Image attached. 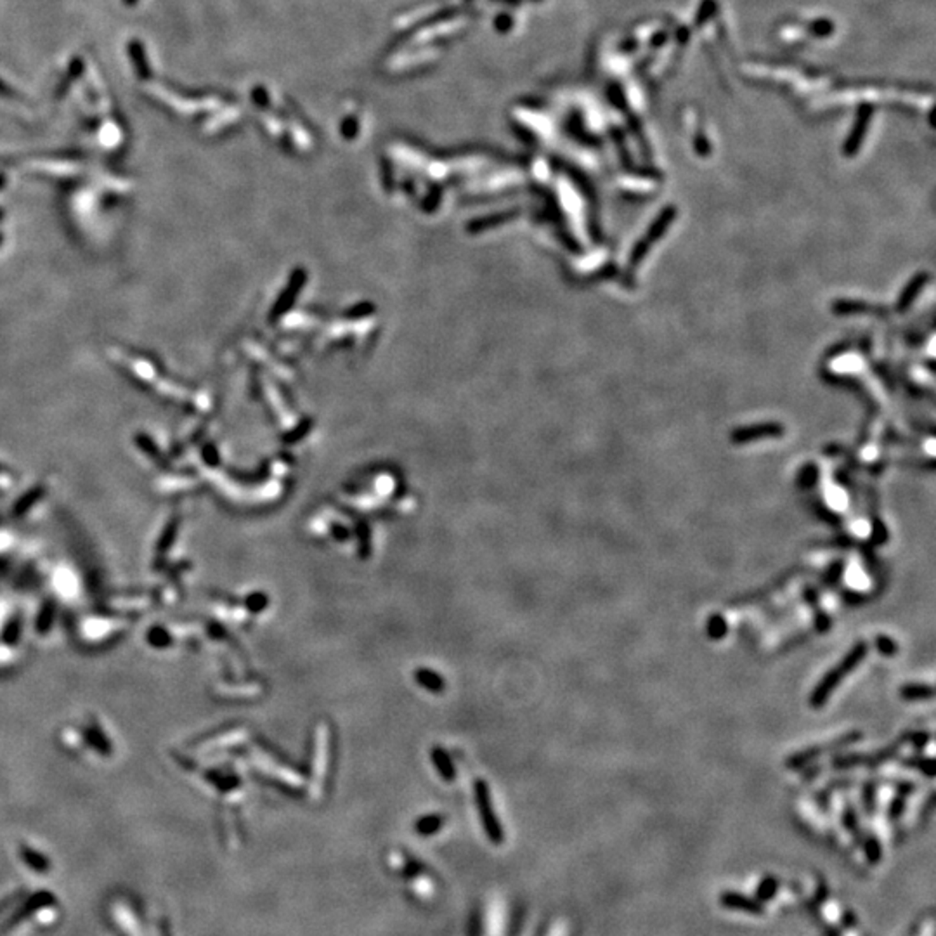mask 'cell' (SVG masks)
Instances as JSON below:
<instances>
[{"label":"cell","instance_id":"30bf717a","mask_svg":"<svg viewBox=\"0 0 936 936\" xmlns=\"http://www.w3.org/2000/svg\"><path fill=\"white\" fill-rule=\"evenodd\" d=\"M437 827H439V820H437V819L423 820V822L420 824L418 831H420L421 834H430V833H434V831L437 829Z\"/></svg>","mask_w":936,"mask_h":936},{"label":"cell","instance_id":"277c9868","mask_svg":"<svg viewBox=\"0 0 936 936\" xmlns=\"http://www.w3.org/2000/svg\"><path fill=\"white\" fill-rule=\"evenodd\" d=\"M671 217H675V210H666L664 214H662V217L657 219V221L650 226L649 234H647V236L643 237V241H640V243L635 247V250H633L631 258H629V268H636V265L642 262V258L645 257V254L649 251L650 244H652L655 240H659V237L662 236V233L668 229L669 222H671Z\"/></svg>","mask_w":936,"mask_h":936},{"label":"cell","instance_id":"52a82bcc","mask_svg":"<svg viewBox=\"0 0 936 936\" xmlns=\"http://www.w3.org/2000/svg\"><path fill=\"white\" fill-rule=\"evenodd\" d=\"M20 855H21V858H23V862L27 863V865L30 867L31 870H35V872L44 874L50 869L49 860H47L45 856L42 855V853L35 851V849L28 848V846H21Z\"/></svg>","mask_w":936,"mask_h":936},{"label":"cell","instance_id":"8fae6325","mask_svg":"<svg viewBox=\"0 0 936 936\" xmlns=\"http://www.w3.org/2000/svg\"><path fill=\"white\" fill-rule=\"evenodd\" d=\"M124 2H125V6H136V3H138V0H124Z\"/></svg>","mask_w":936,"mask_h":936},{"label":"cell","instance_id":"7a4b0ae2","mask_svg":"<svg viewBox=\"0 0 936 936\" xmlns=\"http://www.w3.org/2000/svg\"><path fill=\"white\" fill-rule=\"evenodd\" d=\"M862 737H863L862 732H858V730H851V732L842 733V736L836 737V739L827 740V743L817 744V746L806 747L805 751L796 752V754L791 756V758H787L786 765H787V768H793V770L794 768H801V766L810 765V763L815 761V759H819L820 756L827 754V752L840 751V749H842V747L853 746V744H856L858 740H862Z\"/></svg>","mask_w":936,"mask_h":936},{"label":"cell","instance_id":"5b68a950","mask_svg":"<svg viewBox=\"0 0 936 936\" xmlns=\"http://www.w3.org/2000/svg\"><path fill=\"white\" fill-rule=\"evenodd\" d=\"M782 434V428L780 425L775 423H763V425H754V427L749 428H743L740 432L736 434V441H751L754 437H773V435H780Z\"/></svg>","mask_w":936,"mask_h":936},{"label":"cell","instance_id":"8992f818","mask_svg":"<svg viewBox=\"0 0 936 936\" xmlns=\"http://www.w3.org/2000/svg\"><path fill=\"white\" fill-rule=\"evenodd\" d=\"M129 52H131V59L134 63L136 71H138V77L146 80L149 78L151 70H149V63H147V57L144 56V47L139 41H131V45H129Z\"/></svg>","mask_w":936,"mask_h":936},{"label":"cell","instance_id":"9c48e42d","mask_svg":"<svg viewBox=\"0 0 936 936\" xmlns=\"http://www.w3.org/2000/svg\"><path fill=\"white\" fill-rule=\"evenodd\" d=\"M924 283H926V276H917V278L912 281L910 288H907V291L903 293V297L900 298V304H898L900 311H903V309H905L907 305H909L910 302L914 300V297H916L917 291L921 290V286H924Z\"/></svg>","mask_w":936,"mask_h":936},{"label":"cell","instance_id":"3957f363","mask_svg":"<svg viewBox=\"0 0 936 936\" xmlns=\"http://www.w3.org/2000/svg\"><path fill=\"white\" fill-rule=\"evenodd\" d=\"M900 744H902V743L891 744V746L881 749V751H877V752H872V754L846 756V758H841V759H838V761H834V766H836V768H851V766H877V765H883V763L888 761V759L895 758V754L898 752V749H900Z\"/></svg>","mask_w":936,"mask_h":936},{"label":"cell","instance_id":"6da1fadb","mask_svg":"<svg viewBox=\"0 0 936 936\" xmlns=\"http://www.w3.org/2000/svg\"><path fill=\"white\" fill-rule=\"evenodd\" d=\"M867 654H869V645H867V642H856L855 645L846 652L844 657H842L833 669H829V671L824 675V678L817 683L812 696H810V705L815 709L822 708V705L829 701V697L833 696V692L838 689V685H840L842 680H844L849 673H853L856 668H858V664L867 657Z\"/></svg>","mask_w":936,"mask_h":936},{"label":"cell","instance_id":"ba28073f","mask_svg":"<svg viewBox=\"0 0 936 936\" xmlns=\"http://www.w3.org/2000/svg\"><path fill=\"white\" fill-rule=\"evenodd\" d=\"M900 696L905 701H924L933 697V687L928 683H907L900 689Z\"/></svg>","mask_w":936,"mask_h":936}]
</instances>
